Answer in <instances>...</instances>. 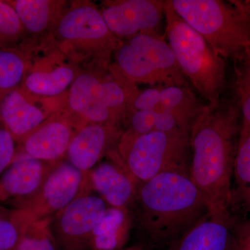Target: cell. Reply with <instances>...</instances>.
Masks as SVG:
<instances>
[{
	"label": "cell",
	"instance_id": "5",
	"mask_svg": "<svg viewBox=\"0 0 250 250\" xmlns=\"http://www.w3.org/2000/svg\"><path fill=\"white\" fill-rule=\"evenodd\" d=\"M117 65L130 83L159 86L189 85L173 52L161 34H140L118 47Z\"/></svg>",
	"mask_w": 250,
	"mask_h": 250
},
{
	"label": "cell",
	"instance_id": "12",
	"mask_svg": "<svg viewBox=\"0 0 250 250\" xmlns=\"http://www.w3.org/2000/svg\"><path fill=\"white\" fill-rule=\"evenodd\" d=\"M56 164L29 156L15 159L0 176V204L21 210L37 193Z\"/></svg>",
	"mask_w": 250,
	"mask_h": 250
},
{
	"label": "cell",
	"instance_id": "9",
	"mask_svg": "<svg viewBox=\"0 0 250 250\" xmlns=\"http://www.w3.org/2000/svg\"><path fill=\"white\" fill-rule=\"evenodd\" d=\"M85 173L66 161L56 164L37 193L21 210L33 221L53 216L83 194Z\"/></svg>",
	"mask_w": 250,
	"mask_h": 250
},
{
	"label": "cell",
	"instance_id": "30",
	"mask_svg": "<svg viewBox=\"0 0 250 250\" xmlns=\"http://www.w3.org/2000/svg\"><path fill=\"white\" fill-rule=\"evenodd\" d=\"M241 4L250 17V1H244V2H241Z\"/></svg>",
	"mask_w": 250,
	"mask_h": 250
},
{
	"label": "cell",
	"instance_id": "3",
	"mask_svg": "<svg viewBox=\"0 0 250 250\" xmlns=\"http://www.w3.org/2000/svg\"><path fill=\"white\" fill-rule=\"evenodd\" d=\"M169 1L175 12L225 60L236 62L250 50V17L241 1Z\"/></svg>",
	"mask_w": 250,
	"mask_h": 250
},
{
	"label": "cell",
	"instance_id": "27",
	"mask_svg": "<svg viewBox=\"0 0 250 250\" xmlns=\"http://www.w3.org/2000/svg\"><path fill=\"white\" fill-rule=\"evenodd\" d=\"M22 27L12 6L0 1V49L17 39Z\"/></svg>",
	"mask_w": 250,
	"mask_h": 250
},
{
	"label": "cell",
	"instance_id": "1",
	"mask_svg": "<svg viewBox=\"0 0 250 250\" xmlns=\"http://www.w3.org/2000/svg\"><path fill=\"white\" fill-rule=\"evenodd\" d=\"M236 98L206 104L190 132L189 175L211 209L230 210L233 163L241 123Z\"/></svg>",
	"mask_w": 250,
	"mask_h": 250
},
{
	"label": "cell",
	"instance_id": "15",
	"mask_svg": "<svg viewBox=\"0 0 250 250\" xmlns=\"http://www.w3.org/2000/svg\"><path fill=\"white\" fill-rule=\"evenodd\" d=\"M74 134L65 122L52 121L41 124L21 141L22 153L16 158L29 156L39 160L58 163L67 154Z\"/></svg>",
	"mask_w": 250,
	"mask_h": 250
},
{
	"label": "cell",
	"instance_id": "24",
	"mask_svg": "<svg viewBox=\"0 0 250 250\" xmlns=\"http://www.w3.org/2000/svg\"><path fill=\"white\" fill-rule=\"evenodd\" d=\"M25 62L22 56L12 49H0V102L15 90L22 80Z\"/></svg>",
	"mask_w": 250,
	"mask_h": 250
},
{
	"label": "cell",
	"instance_id": "17",
	"mask_svg": "<svg viewBox=\"0 0 250 250\" xmlns=\"http://www.w3.org/2000/svg\"><path fill=\"white\" fill-rule=\"evenodd\" d=\"M130 208L108 207L90 237L89 250H121L132 228Z\"/></svg>",
	"mask_w": 250,
	"mask_h": 250
},
{
	"label": "cell",
	"instance_id": "21",
	"mask_svg": "<svg viewBox=\"0 0 250 250\" xmlns=\"http://www.w3.org/2000/svg\"><path fill=\"white\" fill-rule=\"evenodd\" d=\"M32 222L26 210L0 204V250H17L26 229Z\"/></svg>",
	"mask_w": 250,
	"mask_h": 250
},
{
	"label": "cell",
	"instance_id": "22",
	"mask_svg": "<svg viewBox=\"0 0 250 250\" xmlns=\"http://www.w3.org/2000/svg\"><path fill=\"white\" fill-rule=\"evenodd\" d=\"M73 79L74 72L71 68L59 67L52 72H33L26 79L25 85L32 93L52 96L66 89Z\"/></svg>",
	"mask_w": 250,
	"mask_h": 250
},
{
	"label": "cell",
	"instance_id": "16",
	"mask_svg": "<svg viewBox=\"0 0 250 250\" xmlns=\"http://www.w3.org/2000/svg\"><path fill=\"white\" fill-rule=\"evenodd\" d=\"M44 118L42 111L29 103L17 90H11L0 102V120L16 142L21 143L42 124Z\"/></svg>",
	"mask_w": 250,
	"mask_h": 250
},
{
	"label": "cell",
	"instance_id": "13",
	"mask_svg": "<svg viewBox=\"0 0 250 250\" xmlns=\"http://www.w3.org/2000/svg\"><path fill=\"white\" fill-rule=\"evenodd\" d=\"M85 173L83 193L97 192L109 207L130 208L135 205L139 183L130 174L119 155Z\"/></svg>",
	"mask_w": 250,
	"mask_h": 250
},
{
	"label": "cell",
	"instance_id": "14",
	"mask_svg": "<svg viewBox=\"0 0 250 250\" xmlns=\"http://www.w3.org/2000/svg\"><path fill=\"white\" fill-rule=\"evenodd\" d=\"M120 136L121 132L115 125H87L72 139L67 149V161L81 172L87 173L97 166L108 146Z\"/></svg>",
	"mask_w": 250,
	"mask_h": 250
},
{
	"label": "cell",
	"instance_id": "23",
	"mask_svg": "<svg viewBox=\"0 0 250 250\" xmlns=\"http://www.w3.org/2000/svg\"><path fill=\"white\" fill-rule=\"evenodd\" d=\"M21 24L31 32L43 30L49 17V1L45 0H17L12 3Z\"/></svg>",
	"mask_w": 250,
	"mask_h": 250
},
{
	"label": "cell",
	"instance_id": "2",
	"mask_svg": "<svg viewBox=\"0 0 250 250\" xmlns=\"http://www.w3.org/2000/svg\"><path fill=\"white\" fill-rule=\"evenodd\" d=\"M134 205L140 226L154 245L175 243L210 209L187 169L167 171L139 184Z\"/></svg>",
	"mask_w": 250,
	"mask_h": 250
},
{
	"label": "cell",
	"instance_id": "25",
	"mask_svg": "<svg viewBox=\"0 0 250 250\" xmlns=\"http://www.w3.org/2000/svg\"><path fill=\"white\" fill-rule=\"evenodd\" d=\"M17 250H59L51 228V217L29 224Z\"/></svg>",
	"mask_w": 250,
	"mask_h": 250
},
{
	"label": "cell",
	"instance_id": "19",
	"mask_svg": "<svg viewBox=\"0 0 250 250\" xmlns=\"http://www.w3.org/2000/svg\"><path fill=\"white\" fill-rule=\"evenodd\" d=\"M206 104L201 103L189 85L159 86L157 102L152 110L168 112L190 132Z\"/></svg>",
	"mask_w": 250,
	"mask_h": 250
},
{
	"label": "cell",
	"instance_id": "31",
	"mask_svg": "<svg viewBox=\"0 0 250 250\" xmlns=\"http://www.w3.org/2000/svg\"><path fill=\"white\" fill-rule=\"evenodd\" d=\"M121 250H144L142 248L139 246H133L131 248H127V249Z\"/></svg>",
	"mask_w": 250,
	"mask_h": 250
},
{
	"label": "cell",
	"instance_id": "26",
	"mask_svg": "<svg viewBox=\"0 0 250 250\" xmlns=\"http://www.w3.org/2000/svg\"><path fill=\"white\" fill-rule=\"evenodd\" d=\"M234 66L235 98L241 113V126L250 128V50L234 62Z\"/></svg>",
	"mask_w": 250,
	"mask_h": 250
},
{
	"label": "cell",
	"instance_id": "7",
	"mask_svg": "<svg viewBox=\"0 0 250 250\" xmlns=\"http://www.w3.org/2000/svg\"><path fill=\"white\" fill-rule=\"evenodd\" d=\"M69 103L95 124L116 126L130 104V95L118 82H102L92 75H82L72 83Z\"/></svg>",
	"mask_w": 250,
	"mask_h": 250
},
{
	"label": "cell",
	"instance_id": "6",
	"mask_svg": "<svg viewBox=\"0 0 250 250\" xmlns=\"http://www.w3.org/2000/svg\"><path fill=\"white\" fill-rule=\"evenodd\" d=\"M190 134L154 131L139 136L119 153L126 170L143 184L163 172L187 169Z\"/></svg>",
	"mask_w": 250,
	"mask_h": 250
},
{
	"label": "cell",
	"instance_id": "11",
	"mask_svg": "<svg viewBox=\"0 0 250 250\" xmlns=\"http://www.w3.org/2000/svg\"><path fill=\"white\" fill-rule=\"evenodd\" d=\"M164 6L161 0H126L110 5L102 14L113 34L130 39L140 34H160Z\"/></svg>",
	"mask_w": 250,
	"mask_h": 250
},
{
	"label": "cell",
	"instance_id": "4",
	"mask_svg": "<svg viewBox=\"0 0 250 250\" xmlns=\"http://www.w3.org/2000/svg\"><path fill=\"white\" fill-rule=\"evenodd\" d=\"M164 17L167 42L184 75L207 104H218L226 85V60L175 12L169 0Z\"/></svg>",
	"mask_w": 250,
	"mask_h": 250
},
{
	"label": "cell",
	"instance_id": "10",
	"mask_svg": "<svg viewBox=\"0 0 250 250\" xmlns=\"http://www.w3.org/2000/svg\"><path fill=\"white\" fill-rule=\"evenodd\" d=\"M241 228L231 210L210 208L175 242L174 250H236Z\"/></svg>",
	"mask_w": 250,
	"mask_h": 250
},
{
	"label": "cell",
	"instance_id": "20",
	"mask_svg": "<svg viewBox=\"0 0 250 250\" xmlns=\"http://www.w3.org/2000/svg\"><path fill=\"white\" fill-rule=\"evenodd\" d=\"M250 212V128L241 126L233 163L231 207Z\"/></svg>",
	"mask_w": 250,
	"mask_h": 250
},
{
	"label": "cell",
	"instance_id": "28",
	"mask_svg": "<svg viewBox=\"0 0 250 250\" xmlns=\"http://www.w3.org/2000/svg\"><path fill=\"white\" fill-rule=\"evenodd\" d=\"M16 141L0 120V176L16 157Z\"/></svg>",
	"mask_w": 250,
	"mask_h": 250
},
{
	"label": "cell",
	"instance_id": "29",
	"mask_svg": "<svg viewBox=\"0 0 250 250\" xmlns=\"http://www.w3.org/2000/svg\"><path fill=\"white\" fill-rule=\"evenodd\" d=\"M236 250H250V223L242 226Z\"/></svg>",
	"mask_w": 250,
	"mask_h": 250
},
{
	"label": "cell",
	"instance_id": "8",
	"mask_svg": "<svg viewBox=\"0 0 250 250\" xmlns=\"http://www.w3.org/2000/svg\"><path fill=\"white\" fill-rule=\"evenodd\" d=\"M107 207L100 196L84 194L51 217L59 250H89L92 233Z\"/></svg>",
	"mask_w": 250,
	"mask_h": 250
},
{
	"label": "cell",
	"instance_id": "18",
	"mask_svg": "<svg viewBox=\"0 0 250 250\" xmlns=\"http://www.w3.org/2000/svg\"><path fill=\"white\" fill-rule=\"evenodd\" d=\"M59 31L62 37L70 40H104L116 43L103 14L90 6H81L67 13L59 24Z\"/></svg>",
	"mask_w": 250,
	"mask_h": 250
}]
</instances>
